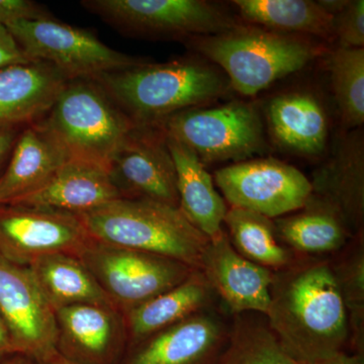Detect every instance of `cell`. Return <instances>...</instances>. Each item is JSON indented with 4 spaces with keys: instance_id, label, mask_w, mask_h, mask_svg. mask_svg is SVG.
<instances>
[{
    "instance_id": "1",
    "label": "cell",
    "mask_w": 364,
    "mask_h": 364,
    "mask_svg": "<svg viewBox=\"0 0 364 364\" xmlns=\"http://www.w3.org/2000/svg\"><path fill=\"white\" fill-rule=\"evenodd\" d=\"M268 326L301 364H317L345 351L348 316L330 259L299 257L273 272Z\"/></svg>"
},
{
    "instance_id": "2",
    "label": "cell",
    "mask_w": 364,
    "mask_h": 364,
    "mask_svg": "<svg viewBox=\"0 0 364 364\" xmlns=\"http://www.w3.org/2000/svg\"><path fill=\"white\" fill-rule=\"evenodd\" d=\"M95 80L136 126L142 127H155L176 112L205 107L230 87L223 72L195 59L145 61Z\"/></svg>"
},
{
    "instance_id": "3",
    "label": "cell",
    "mask_w": 364,
    "mask_h": 364,
    "mask_svg": "<svg viewBox=\"0 0 364 364\" xmlns=\"http://www.w3.org/2000/svg\"><path fill=\"white\" fill-rule=\"evenodd\" d=\"M80 215L95 241L163 256L198 270L210 241L181 208L148 198H121Z\"/></svg>"
},
{
    "instance_id": "4",
    "label": "cell",
    "mask_w": 364,
    "mask_h": 364,
    "mask_svg": "<svg viewBox=\"0 0 364 364\" xmlns=\"http://www.w3.org/2000/svg\"><path fill=\"white\" fill-rule=\"evenodd\" d=\"M189 44L221 67L230 86L252 97L275 81L298 72L322 53L308 38L255 26L191 39Z\"/></svg>"
},
{
    "instance_id": "5",
    "label": "cell",
    "mask_w": 364,
    "mask_h": 364,
    "mask_svg": "<svg viewBox=\"0 0 364 364\" xmlns=\"http://www.w3.org/2000/svg\"><path fill=\"white\" fill-rule=\"evenodd\" d=\"M40 123L69 160L111 173L112 159L136 124L92 79L69 80Z\"/></svg>"
},
{
    "instance_id": "6",
    "label": "cell",
    "mask_w": 364,
    "mask_h": 364,
    "mask_svg": "<svg viewBox=\"0 0 364 364\" xmlns=\"http://www.w3.org/2000/svg\"><path fill=\"white\" fill-rule=\"evenodd\" d=\"M154 128L183 144L205 165L245 161L267 148L259 112L247 102L186 109L166 117Z\"/></svg>"
},
{
    "instance_id": "7",
    "label": "cell",
    "mask_w": 364,
    "mask_h": 364,
    "mask_svg": "<svg viewBox=\"0 0 364 364\" xmlns=\"http://www.w3.org/2000/svg\"><path fill=\"white\" fill-rule=\"evenodd\" d=\"M6 28L28 61L51 64L68 80L97 79L143 60L116 51L90 31L49 18L21 21Z\"/></svg>"
},
{
    "instance_id": "8",
    "label": "cell",
    "mask_w": 364,
    "mask_h": 364,
    "mask_svg": "<svg viewBox=\"0 0 364 364\" xmlns=\"http://www.w3.org/2000/svg\"><path fill=\"white\" fill-rule=\"evenodd\" d=\"M77 256L112 306L123 314L181 284L196 270L177 260L93 239Z\"/></svg>"
},
{
    "instance_id": "9",
    "label": "cell",
    "mask_w": 364,
    "mask_h": 364,
    "mask_svg": "<svg viewBox=\"0 0 364 364\" xmlns=\"http://www.w3.org/2000/svg\"><path fill=\"white\" fill-rule=\"evenodd\" d=\"M82 6L124 33L148 37L193 39L238 26L226 11L203 0H85Z\"/></svg>"
},
{
    "instance_id": "10",
    "label": "cell",
    "mask_w": 364,
    "mask_h": 364,
    "mask_svg": "<svg viewBox=\"0 0 364 364\" xmlns=\"http://www.w3.org/2000/svg\"><path fill=\"white\" fill-rule=\"evenodd\" d=\"M215 181L232 207L269 219L301 210L313 193L312 182L305 174L272 158L223 167L215 171Z\"/></svg>"
},
{
    "instance_id": "11",
    "label": "cell",
    "mask_w": 364,
    "mask_h": 364,
    "mask_svg": "<svg viewBox=\"0 0 364 364\" xmlns=\"http://www.w3.org/2000/svg\"><path fill=\"white\" fill-rule=\"evenodd\" d=\"M80 215L16 203H0V255L28 267L54 253L78 255L90 240Z\"/></svg>"
},
{
    "instance_id": "12",
    "label": "cell",
    "mask_w": 364,
    "mask_h": 364,
    "mask_svg": "<svg viewBox=\"0 0 364 364\" xmlns=\"http://www.w3.org/2000/svg\"><path fill=\"white\" fill-rule=\"evenodd\" d=\"M0 316L16 353L39 360L56 350L54 310L28 267L0 255Z\"/></svg>"
},
{
    "instance_id": "13",
    "label": "cell",
    "mask_w": 364,
    "mask_h": 364,
    "mask_svg": "<svg viewBox=\"0 0 364 364\" xmlns=\"http://www.w3.org/2000/svg\"><path fill=\"white\" fill-rule=\"evenodd\" d=\"M55 349L75 364H122L129 347L124 314L114 306L79 304L54 310Z\"/></svg>"
},
{
    "instance_id": "14",
    "label": "cell",
    "mask_w": 364,
    "mask_h": 364,
    "mask_svg": "<svg viewBox=\"0 0 364 364\" xmlns=\"http://www.w3.org/2000/svg\"><path fill=\"white\" fill-rule=\"evenodd\" d=\"M111 176L123 198L179 208L176 165L159 129L136 126L114 155Z\"/></svg>"
},
{
    "instance_id": "15",
    "label": "cell",
    "mask_w": 364,
    "mask_h": 364,
    "mask_svg": "<svg viewBox=\"0 0 364 364\" xmlns=\"http://www.w3.org/2000/svg\"><path fill=\"white\" fill-rule=\"evenodd\" d=\"M230 324L213 306L131 345L122 364H219Z\"/></svg>"
},
{
    "instance_id": "16",
    "label": "cell",
    "mask_w": 364,
    "mask_h": 364,
    "mask_svg": "<svg viewBox=\"0 0 364 364\" xmlns=\"http://www.w3.org/2000/svg\"><path fill=\"white\" fill-rule=\"evenodd\" d=\"M200 270L228 313L267 315L273 272L237 252L225 230L208 241Z\"/></svg>"
},
{
    "instance_id": "17",
    "label": "cell",
    "mask_w": 364,
    "mask_h": 364,
    "mask_svg": "<svg viewBox=\"0 0 364 364\" xmlns=\"http://www.w3.org/2000/svg\"><path fill=\"white\" fill-rule=\"evenodd\" d=\"M68 79L46 62L7 66L0 70V126L23 127L42 119Z\"/></svg>"
},
{
    "instance_id": "18",
    "label": "cell",
    "mask_w": 364,
    "mask_h": 364,
    "mask_svg": "<svg viewBox=\"0 0 364 364\" xmlns=\"http://www.w3.org/2000/svg\"><path fill=\"white\" fill-rule=\"evenodd\" d=\"M121 198L107 170L68 160L42 188L11 203L81 215Z\"/></svg>"
},
{
    "instance_id": "19",
    "label": "cell",
    "mask_w": 364,
    "mask_h": 364,
    "mask_svg": "<svg viewBox=\"0 0 364 364\" xmlns=\"http://www.w3.org/2000/svg\"><path fill=\"white\" fill-rule=\"evenodd\" d=\"M56 139L36 122L21 130L0 176V203H11L37 191L68 161Z\"/></svg>"
},
{
    "instance_id": "20",
    "label": "cell",
    "mask_w": 364,
    "mask_h": 364,
    "mask_svg": "<svg viewBox=\"0 0 364 364\" xmlns=\"http://www.w3.org/2000/svg\"><path fill=\"white\" fill-rule=\"evenodd\" d=\"M363 135L349 136L312 182L313 195L338 213L353 236L363 234Z\"/></svg>"
},
{
    "instance_id": "21",
    "label": "cell",
    "mask_w": 364,
    "mask_h": 364,
    "mask_svg": "<svg viewBox=\"0 0 364 364\" xmlns=\"http://www.w3.org/2000/svg\"><path fill=\"white\" fill-rule=\"evenodd\" d=\"M217 299L203 273L193 270L181 284L124 314L129 346L213 308Z\"/></svg>"
},
{
    "instance_id": "22",
    "label": "cell",
    "mask_w": 364,
    "mask_h": 364,
    "mask_svg": "<svg viewBox=\"0 0 364 364\" xmlns=\"http://www.w3.org/2000/svg\"><path fill=\"white\" fill-rule=\"evenodd\" d=\"M165 140L176 165L179 208L193 226L214 238L224 230L226 203L200 158L183 144L166 136Z\"/></svg>"
},
{
    "instance_id": "23",
    "label": "cell",
    "mask_w": 364,
    "mask_h": 364,
    "mask_svg": "<svg viewBox=\"0 0 364 364\" xmlns=\"http://www.w3.org/2000/svg\"><path fill=\"white\" fill-rule=\"evenodd\" d=\"M267 121L273 138L282 147L304 155H318L328 138V119L317 98L291 92L272 98Z\"/></svg>"
},
{
    "instance_id": "24",
    "label": "cell",
    "mask_w": 364,
    "mask_h": 364,
    "mask_svg": "<svg viewBox=\"0 0 364 364\" xmlns=\"http://www.w3.org/2000/svg\"><path fill=\"white\" fill-rule=\"evenodd\" d=\"M299 210L273 220L280 242L296 255L339 252L354 237L338 213L313 193Z\"/></svg>"
},
{
    "instance_id": "25",
    "label": "cell",
    "mask_w": 364,
    "mask_h": 364,
    "mask_svg": "<svg viewBox=\"0 0 364 364\" xmlns=\"http://www.w3.org/2000/svg\"><path fill=\"white\" fill-rule=\"evenodd\" d=\"M28 268L53 310L79 304L112 306L92 273L75 254L42 256Z\"/></svg>"
},
{
    "instance_id": "26",
    "label": "cell",
    "mask_w": 364,
    "mask_h": 364,
    "mask_svg": "<svg viewBox=\"0 0 364 364\" xmlns=\"http://www.w3.org/2000/svg\"><path fill=\"white\" fill-rule=\"evenodd\" d=\"M244 20L273 32L335 38L334 16L321 1L311 0H235Z\"/></svg>"
},
{
    "instance_id": "27",
    "label": "cell",
    "mask_w": 364,
    "mask_h": 364,
    "mask_svg": "<svg viewBox=\"0 0 364 364\" xmlns=\"http://www.w3.org/2000/svg\"><path fill=\"white\" fill-rule=\"evenodd\" d=\"M224 225L235 250L260 267L277 272L299 258L280 242L274 222L265 215L232 207L228 208Z\"/></svg>"
},
{
    "instance_id": "28",
    "label": "cell",
    "mask_w": 364,
    "mask_h": 364,
    "mask_svg": "<svg viewBox=\"0 0 364 364\" xmlns=\"http://www.w3.org/2000/svg\"><path fill=\"white\" fill-rule=\"evenodd\" d=\"M232 317L219 364H301L279 343L264 315L243 313Z\"/></svg>"
},
{
    "instance_id": "29",
    "label": "cell",
    "mask_w": 364,
    "mask_h": 364,
    "mask_svg": "<svg viewBox=\"0 0 364 364\" xmlns=\"http://www.w3.org/2000/svg\"><path fill=\"white\" fill-rule=\"evenodd\" d=\"M339 252L330 262L348 316V345L352 353L364 356L363 234L354 236Z\"/></svg>"
},
{
    "instance_id": "30",
    "label": "cell",
    "mask_w": 364,
    "mask_h": 364,
    "mask_svg": "<svg viewBox=\"0 0 364 364\" xmlns=\"http://www.w3.org/2000/svg\"><path fill=\"white\" fill-rule=\"evenodd\" d=\"M333 92L347 128L364 122V48L339 47L329 60Z\"/></svg>"
},
{
    "instance_id": "31",
    "label": "cell",
    "mask_w": 364,
    "mask_h": 364,
    "mask_svg": "<svg viewBox=\"0 0 364 364\" xmlns=\"http://www.w3.org/2000/svg\"><path fill=\"white\" fill-rule=\"evenodd\" d=\"M339 47L364 48V1H345L334 16Z\"/></svg>"
},
{
    "instance_id": "32",
    "label": "cell",
    "mask_w": 364,
    "mask_h": 364,
    "mask_svg": "<svg viewBox=\"0 0 364 364\" xmlns=\"http://www.w3.org/2000/svg\"><path fill=\"white\" fill-rule=\"evenodd\" d=\"M49 16L40 4L30 0H0V25L6 26L21 21Z\"/></svg>"
},
{
    "instance_id": "33",
    "label": "cell",
    "mask_w": 364,
    "mask_h": 364,
    "mask_svg": "<svg viewBox=\"0 0 364 364\" xmlns=\"http://www.w3.org/2000/svg\"><path fill=\"white\" fill-rule=\"evenodd\" d=\"M20 46L6 26L0 25V70L16 64L28 63Z\"/></svg>"
},
{
    "instance_id": "34",
    "label": "cell",
    "mask_w": 364,
    "mask_h": 364,
    "mask_svg": "<svg viewBox=\"0 0 364 364\" xmlns=\"http://www.w3.org/2000/svg\"><path fill=\"white\" fill-rule=\"evenodd\" d=\"M21 128L23 127L0 126V176L6 168Z\"/></svg>"
},
{
    "instance_id": "35",
    "label": "cell",
    "mask_w": 364,
    "mask_h": 364,
    "mask_svg": "<svg viewBox=\"0 0 364 364\" xmlns=\"http://www.w3.org/2000/svg\"><path fill=\"white\" fill-rule=\"evenodd\" d=\"M14 353H16V351H14L11 336H9L6 326L4 324L1 316H0V360L7 358V356L13 355Z\"/></svg>"
},
{
    "instance_id": "36",
    "label": "cell",
    "mask_w": 364,
    "mask_h": 364,
    "mask_svg": "<svg viewBox=\"0 0 364 364\" xmlns=\"http://www.w3.org/2000/svg\"><path fill=\"white\" fill-rule=\"evenodd\" d=\"M317 364H364V356L345 350Z\"/></svg>"
},
{
    "instance_id": "37",
    "label": "cell",
    "mask_w": 364,
    "mask_h": 364,
    "mask_svg": "<svg viewBox=\"0 0 364 364\" xmlns=\"http://www.w3.org/2000/svg\"><path fill=\"white\" fill-rule=\"evenodd\" d=\"M36 364H75L67 359L62 358L56 350L51 352L44 358L35 361Z\"/></svg>"
},
{
    "instance_id": "38",
    "label": "cell",
    "mask_w": 364,
    "mask_h": 364,
    "mask_svg": "<svg viewBox=\"0 0 364 364\" xmlns=\"http://www.w3.org/2000/svg\"><path fill=\"white\" fill-rule=\"evenodd\" d=\"M0 364H36L35 361L23 354L14 353L13 355L1 359Z\"/></svg>"
}]
</instances>
